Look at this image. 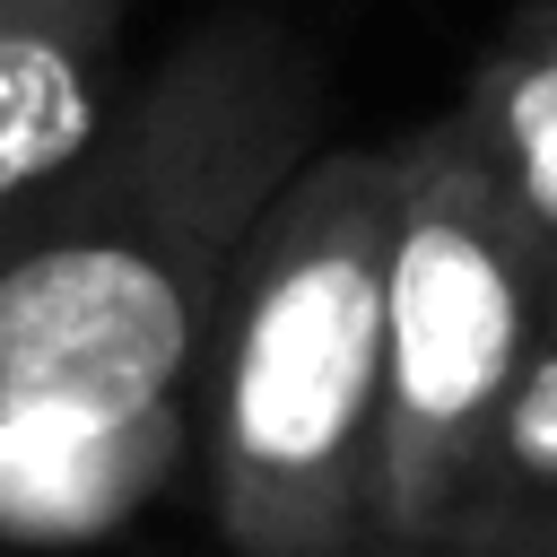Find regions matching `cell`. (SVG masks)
Wrapping results in <instances>:
<instances>
[{"mask_svg": "<svg viewBox=\"0 0 557 557\" xmlns=\"http://www.w3.org/2000/svg\"><path fill=\"white\" fill-rule=\"evenodd\" d=\"M131 0H0V200L70 165L113 113Z\"/></svg>", "mask_w": 557, "mask_h": 557, "instance_id": "5", "label": "cell"}, {"mask_svg": "<svg viewBox=\"0 0 557 557\" xmlns=\"http://www.w3.org/2000/svg\"><path fill=\"white\" fill-rule=\"evenodd\" d=\"M453 122L505 191V209L557 261V0H522L496 26V44L470 61Z\"/></svg>", "mask_w": 557, "mask_h": 557, "instance_id": "6", "label": "cell"}, {"mask_svg": "<svg viewBox=\"0 0 557 557\" xmlns=\"http://www.w3.org/2000/svg\"><path fill=\"white\" fill-rule=\"evenodd\" d=\"M392 139L313 148L244 235L191 374V461L226 557H383Z\"/></svg>", "mask_w": 557, "mask_h": 557, "instance_id": "2", "label": "cell"}, {"mask_svg": "<svg viewBox=\"0 0 557 557\" xmlns=\"http://www.w3.org/2000/svg\"><path fill=\"white\" fill-rule=\"evenodd\" d=\"M426 557H557V339L513 374Z\"/></svg>", "mask_w": 557, "mask_h": 557, "instance_id": "7", "label": "cell"}, {"mask_svg": "<svg viewBox=\"0 0 557 557\" xmlns=\"http://www.w3.org/2000/svg\"><path fill=\"white\" fill-rule=\"evenodd\" d=\"M557 339V261L505 209L461 122L392 139L383 244V557H426L513 374Z\"/></svg>", "mask_w": 557, "mask_h": 557, "instance_id": "3", "label": "cell"}, {"mask_svg": "<svg viewBox=\"0 0 557 557\" xmlns=\"http://www.w3.org/2000/svg\"><path fill=\"white\" fill-rule=\"evenodd\" d=\"M322 148V52L218 9L113 96L96 139L0 200V418L191 400L218 287Z\"/></svg>", "mask_w": 557, "mask_h": 557, "instance_id": "1", "label": "cell"}, {"mask_svg": "<svg viewBox=\"0 0 557 557\" xmlns=\"http://www.w3.org/2000/svg\"><path fill=\"white\" fill-rule=\"evenodd\" d=\"M183 470H191V400L17 409L0 418V557L96 548Z\"/></svg>", "mask_w": 557, "mask_h": 557, "instance_id": "4", "label": "cell"}]
</instances>
